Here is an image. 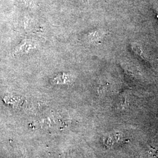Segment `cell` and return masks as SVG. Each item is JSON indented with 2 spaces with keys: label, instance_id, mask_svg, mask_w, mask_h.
Returning <instances> with one entry per match:
<instances>
[{
  "label": "cell",
  "instance_id": "1",
  "mask_svg": "<svg viewBox=\"0 0 158 158\" xmlns=\"http://www.w3.org/2000/svg\"><path fill=\"white\" fill-rule=\"evenodd\" d=\"M104 36V32L99 30H94L91 31L86 35V38L88 41L95 42L102 40Z\"/></svg>",
  "mask_w": 158,
  "mask_h": 158
},
{
  "label": "cell",
  "instance_id": "2",
  "mask_svg": "<svg viewBox=\"0 0 158 158\" xmlns=\"http://www.w3.org/2000/svg\"><path fill=\"white\" fill-rule=\"evenodd\" d=\"M158 149L151 147L143 153L142 158H158Z\"/></svg>",
  "mask_w": 158,
  "mask_h": 158
},
{
  "label": "cell",
  "instance_id": "3",
  "mask_svg": "<svg viewBox=\"0 0 158 158\" xmlns=\"http://www.w3.org/2000/svg\"><path fill=\"white\" fill-rule=\"evenodd\" d=\"M131 48L132 51L135 53L137 55L141 57L142 59H147V57L145 56V53H143V51L142 50L141 46L139 45V44L136 43H133L131 45Z\"/></svg>",
  "mask_w": 158,
  "mask_h": 158
},
{
  "label": "cell",
  "instance_id": "4",
  "mask_svg": "<svg viewBox=\"0 0 158 158\" xmlns=\"http://www.w3.org/2000/svg\"><path fill=\"white\" fill-rule=\"evenodd\" d=\"M72 77L70 75L68 74H62L59 75L58 76L55 78V81H56V83H66L67 82H69L72 81Z\"/></svg>",
  "mask_w": 158,
  "mask_h": 158
},
{
  "label": "cell",
  "instance_id": "5",
  "mask_svg": "<svg viewBox=\"0 0 158 158\" xmlns=\"http://www.w3.org/2000/svg\"><path fill=\"white\" fill-rule=\"evenodd\" d=\"M82 2H84V3H85V2H89V0H80Z\"/></svg>",
  "mask_w": 158,
  "mask_h": 158
},
{
  "label": "cell",
  "instance_id": "6",
  "mask_svg": "<svg viewBox=\"0 0 158 158\" xmlns=\"http://www.w3.org/2000/svg\"><path fill=\"white\" fill-rule=\"evenodd\" d=\"M156 17H157V18H158V10H156Z\"/></svg>",
  "mask_w": 158,
  "mask_h": 158
}]
</instances>
